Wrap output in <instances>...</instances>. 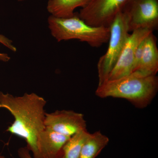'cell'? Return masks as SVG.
<instances>
[{
  "label": "cell",
  "instance_id": "1",
  "mask_svg": "<svg viewBox=\"0 0 158 158\" xmlns=\"http://www.w3.org/2000/svg\"><path fill=\"white\" fill-rule=\"evenodd\" d=\"M46 104L43 98L35 93L17 97L0 91V108L8 110L14 118L6 131L24 139L26 147L33 153L34 158H39L37 137L45 128Z\"/></svg>",
  "mask_w": 158,
  "mask_h": 158
},
{
  "label": "cell",
  "instance_id": "2",
  "mask_svg": "<svg viewBox=\"0 0 158 158\" xmlns=\"http://www.w3.org/2000/svg\"><path fill=\"white\" fill-rule=\"evenodd\" d=\"M158 78L136 73L115 80H106L98 85L95 94L101 98L125 99L136 107L143 109L149 105L156 94Z\"/></svg>",
  "mask_w": 158,
  "mask_h": 158
},
{
  "label": "cell",
  "instance_id": "3",
  "mask_svg": "<svg viewBox=\"0 0 158 158\" xmlns=\"http://www.w3.org/2000/svg\"><path fill=\"white\" fill-rule=\"evenodd\" d=\"M48 23L52 36L58 42L77 40L92 47L98 48L108 42L110 38V27L89 25L79 17L78 13L68 18L50 15Z\"/></svg>",
  "mask_w": 158,
  "mask_h": 158
},
{
  "label": "cell",
  "instance_id": "4",
  "mask_svg": "<svg viewBox=\"0 0 158 158\" xmlns=\"http://www.w3.org/2000/svg\"><path fill=\"white\" fill-rule=\"evenodd\" d=\"M109 46L97 64L98 85L106 81L114 68L129 35L128 18L123 11L119 12L110 27Z\"/></svg>",
  "mask_w": 158,
  "mask_h": 158
},
{
  "label": "cell",
  "instance_id": "5",
  "mask_svg": "<svg viewBox=\"0 0 158 158\" xmlns=\"http://www.w3.org/2000/svg\"><path fill=\"white\" fill-rule=\"evenodd\" d=\"M130 0H90L78 13L89 25L110 27L114 19L124 10Z\"/></svg>",
  "mask_w": 158,
  "mask_h": 158
},
{
  "label": "cell",
  "instance_id": "6",
  "mask_svg": "<svg viewBox=\"0 0 158 158\" xmlns=\"http://www.w3.org/2000/svg\"><path fill=\"white\" fill-rule=\"evenodd\" d=\"M123 12L128 18L130 32L158 28V0H130Z\"/></svg>",
  "mask_w": 158,
  "mask_h": 158
},
{
  "label": "cell",
  "instance_id": "7",
  "mask_svg": "<svg viewBox=\"0 0 158 158\" xmlns=\"http://www.w3.org/2000/svg\"><path fill=\"white\" fill-rule=\"evenodd\" d=\"M44 125L46 128L70 137L80 131L87 130V123L83 114L72 110L46 113Z\"/></svg>",
  "mask_w": 158,
  "mask_h": 158
},
{
  "label": "cell",
  "instance_id": "8",
  "mask_svg": "<svg viewBox=\"0 0 158 158\" xmlns=\"http://www.w3.org/2000/svg\"><path fill=\"white\" fill-rule=\"evenodd\" d=\"M153 31L147 29H138L132 31V34H129L118 61L106 80L120 78L133 72L137 47Z\"/></svg>",
  "mask_w": 158,
  "mask_h": 158
},
{
  "label": "cell",
  "instance_id": "9",
  "mask_svg": "<svg viewBox=\"0 0 158 158\" xmlns=\"http://www.w3.org/2000/svg\"><path fill=\"white\" fill-rule=\"evenodd\" d=\"M70 138L45 128L37 137L39 158H61L62 148Z\"/></svg>",
  "mask_w": 158,
  "mask_h": 158
},
{
  "label": "cell",
  "instance_id": "10",
  "mask_svg": "<svg viewBox=\"0 0 158 158\" xmlns=\"http://www.w3.org/2000/svg\"><path fill=\"white\" fill-rule=\"evenodd\" d=\"M158 71L157 38L153 32L145 37L141 61L134 73L144 76H156Z\"/></svg>",
  "mask_w": 158,
  "mask_h": 158
},
{
  "label": "cell",
  "instance_id": "11",
  "mask_svg": "<svg viewBox=\"0 0 158 158\" xmlns=\"http://www.w3.org/2000/svg\"><path fill=\"white\" fill-rule=\"evenodd\" d=\"M90 0H49L48 3V11L54 17L68 18L75 14V9L84 8Z\"/></svg>",
  "mask_w": 158,
  "mask_h": 158
},
{
  "label": "cell",
  "instance_id": "12",
  "mask_svg": "<svg viewBox=\"0 0 158 158\" xmlns=\"http://www.w3.org/2000/svg\"><path fill=\"white\" fill-rule=\"evenodd\" d=\"M109 142L108 137L100 131L89 134L82 147L79 158H95Z\"/></svg>",
  "mask_w": 158,
  "mask_h": 158
},
{
  "label": "cell",
  "instance_id": "13",
  "mask_svg": "<svg viewBox=\"0 0 158 158\" xmlns=\"http://www.w3.org/2000/svg\"><path fill=\"white\" fill-rule=\"evenodd\" d=\"M89 134L87 130H83L71 136L62 148L61 158H79Z\"/></svg>",
  "mask_w": 158,
  "mask_h": 158
},
{
  "label": "cell",
  "instance_id": "14",
  "mask_svg": "<svg viewBox=\"0 0 158 158\" xmlns=\"http://www.w3.org/2000/svg\"><path fill=\"white\" fill-rule=\"evenodd\" d=\"M0 43L6 46L7 48L13 52H16L17 48L13 44L12 40L6 36L0 34ZM10 59V57L8 54L0 53V60L4 62H7Z\"/></svg>",
  "mask_w": 158,
  "mask_h": 158
},
{
  "label": "cell",
  "instance_id": "15",
  "mask_svg": "<svg viewBox=\"0 0 158 158\" xmlns=\"http://www.w3.org/2000/svg\"><path fill=\"white\" fill-rule=\"evenodd\" d=\"M144 39L143 41H141L136 49L135 59H134V69H133V72L138 68L140 61H141L142 53H143V48H144Z\"/></svg>",
  "mask_w": 158,
  "mask_h": 158
},
{
  "label": "cell",
  "instance_id": "16",
  "mask_svg": "<svg viewBox=\"0 0 158 158\" xmlns=\"http://www.w3.org/2000/svg\"><path fill=\"white\" fill-rule=\"evenodd\" d=\"M20 158H34L31 156L30 150L27 147L20 148L18 151Z\"/></svg>",
  "mask_w": 158,
  "mask_h": 158
},
{
  "label": "cell",
  "instance_id": "17",
  "mask_svg": "<svg viewBox=\"0 0 158 158\" xmlns=\"http://www.w3.org/2000/svg\"><path fill=\"white\" fill-rule=\"evenodd\" d=\"M0 158H6L4 156L0 155Z\"/></svg>",
  "mask_w": 158,
  "mask_h": 158
},
{
  "label": "cell",
  "instance_id": "18",
  "mask_svg": "<svg viewBox=\"0 0 158 158\" xmlns=\"http://www.w3.org/2000/svg\"><path fill=\"white\" fill-rule=\"evenodd\" d=\"M19 2H22V1H25V0H18Z\"/></svg>",
  "mask_w": 158,
  "mask_h": 158
}]
</instances>
